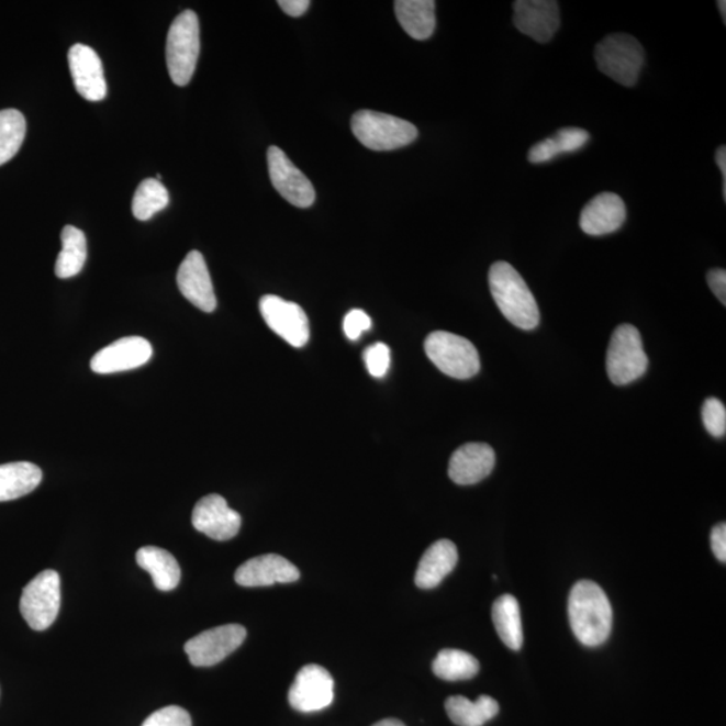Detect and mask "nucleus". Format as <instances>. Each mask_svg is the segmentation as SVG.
<instances>
[{
	"label": "nucleus",
	"mask_w": 726,
	"mask_h": 726,
	"mask_svg": "<svg viewBox=\"0 0 726 726\" xmlns=\"http://www.w3.org/2000/svg\"><path fill=\"white\" fill-rule=\"evenodd\" d=\"M569 622L581 645L596 647L610 638L612 607L610 599L596 583L580 580L569 595Z\"/></svg>",
	"instance_id": "f257e3e1"
},
{
	"label": "nucleus",
	"mask_w": 726,
	"mask_h": 726,
	"mask_svg": "<svg viewBox=\"0 0 726 726\" xmlns=\"http://www.w3.org/2000/svg\"><path fill=\"white\" fill-rule=\"evenodd\" d=\"M489 284L494 302L512 325L521 330H534L539 325L541 315L536 298L512 264H493L489 272Z\"/></svg>",
	"instance_id": "f03ea898"
},
{
	"label": "nucleus",
	"mask_w": 726,
	"mask_h": 726,
	"mask_svg": "<svg viewBox=\"0 0 726 726\" xmlns=\"http://www.w3.org/2000/svg\"><path fill=\"white\" fill-rule=\"evenodd\" d=\"M200 49V21L194 11L186 10L171 23L166 42L167 68L176 86L185 87L191 81Z\"/></svg>",
	"instance_id": "7ed1b4c3"
},
{
	"label": "nucleus",
	"mask_w": 726,
	"mask_h": 726,
	"mask_svg": "<svg viewBox=\"0 0 726 726\" xmlns=\"http://www.w3.org/2000/svg\"><path fill=\"white\" fill-rule=\"evenodd\" d=\"M351 131L365 147L373 152H392L417 139L418 131L404 119L376 111H358L351 119Z\"/></svg>",
	"instance_id": "20e7f679"
},
{
	"label": "nucleus",
	"mask_w": 726,
	"mask_h": 726,
	"mask_svg": "<svg viewBox=\"0 0 726 726\" xmlns=\"http://www.w3.org/2000/svg\"><path fill=\"white\" fill-rule=\"evenodd\" d=\"M595 58L603 75L621 86L634 87L644 69L645 49L633 35L612 34L596 46Z\"/></svg>",
	"instance_id": "39448f33"
},
{
	"label": "nucleus",
	"mask_w": 726,
	"mask_h": 726,
	"mask_svg": "<svg viewBox=\"0 0 726 726\" xmlns=\"http://www.w3.org/2000/svg\"><path fill=\"white\" fill-rule=\"evenodd\" d=\"M425 354L442 373L456 380H470L480 370L477 347L470 340L447 332L428 335L424 344Z\"/></svg>",
	"instance_id": "423d86ee"
},
{
	"label": "nucleus",
	"mask_w": 726,
	"mask_h": 726,
	"mask_svg": "<svg viewBox=\"0 0 726 726\" xmlns=\"http://www.w3.org/2000/svg\"><path fill=\"white\" fill-rule=\"evenodd\" d=\"M649 358L638 328L622 325L612 334L607 351V373L617 387L628 386L646 375Z\"/></svg>",
	"instance_id": "0eeeda50"
},
{
	"label": "nucleus",
	"mask_w": 726,
	"mask_h": 726,
	"mask_svg": "<svg viewBox=\"0 0 726 726\" xmlns=\"http://www.w3.org/2000/svg\"><path fill=\"white\" fill-rule=\"evenodd\" d=\"M59 607H62V580L56 571L46 569L23 590L21 614L35 632H45L56 622Z\"/></svg>",
	"instance_id": "6e6552de"
},
{
	"label": "nucleus",
	"mask_w": 726,
	"mask_h": 726,
	"mask_svg": "<svg viewBox=\"0 0 726 726\" xmlns=\"http://www.w3.org/2000/svg\"><path fill=\"white\" fill-rule=\"evenodd\" d=\"M245 638V627L239 624H225L194 636L185 645V651L196 668H210L236 651Z\"/></svg>",
	"instance_id": "1a4fd4ad"
},
{
	"label": "nucleus",
	"mask_w": 726,
	"mask_h": 726,
	"mask_svg": "<svg viewBox=\"0 0 726 726\" xmlns=\"http://www.w3.org/2000/svg\"><path fill=\"white\" fill-rule=\"evenodd\" d=\"M260 312L267 326L293 347H303L310 339L309 317L299 304L276 295L260 299Z\"/></svg>",
	"instance_id": "9d476101"
},
{
	"label": "nucleus",
	"mask_w": 726,
	"mask_h": 726,
	"mask_svg": "<svg viewBox=\"0 0 726 726\" xmlns=\"http://www.w3.org/2000/svg\"><path fill=\"white\" fill-rule=\"evenodd\" d=\"M267 159L269 177L276 191L293 206L310 208L315 201V190L310 179L279 147H269Z\"/></svg>",
	"instance_id": "9b49d317"
},
{
	"label": "nucleus",
	"mask_w": 726,
	"mask_h": 726,
	"mask_svg": "<svg viewBox=\"0 0 726 726\" xmlns=\"http://www.w3.org/2000/svg\"><path fill=\"white\" fill-rule=\"evenodd\" d=\"M288 701L293 710L314 713L326 710L334 701V680L325 668L317 664L304 666L297 674Z\"/></svg>",
	"instance_id": "f8f14e48"
},
{
	"label": "nucleus",
	"mask_w": 726,
	"mask_h": 726,
	"mask_svg": "<svg viewBox=\"0 0 726 726\" xmlns=\"http://www.w3.org/2000/svg\"><path fill=\"white\" fill-rule=\"evenodd\" d=\"M191 522L198 532L215 541H227L242 529V515L227 506L225 498L219 494H210L198 501Z\"/></svg>",
	"instance_id": "ddd939ff"
},
{
	"label": "nucleus",
	"mask_w": 726,
	"mask_h": 726,
	"mask_svg": "<svg viewBox=\"0 0 726 726\" xmlns=\"http://www.w3.org/2000/svg\"><path fill=\"white\" fill-rule=\"evenodd\" d=\"M560 5L555 0H518L514 2V25L527 37L546 44L560 27Z\"/></svg>",
	"instance_id": "4468645a"
},
{
	"label": "nucleus",
	"mask_w": 726,
	"mask_h": 726,
	"mask_svg": "<svg viewBox=\"0 0 726 726\" xmlns=\"http://www.w3.org/2000/svg\"><path fill=\"white\" fill-rule=\"evenodd\" d=\"M153 357V346L142 337H127L113 342L96 353L91 369L98 375L120 373L146 365Z\"/></svg>",
	"instance_id": "2eb2a0df"
},
{
	"label": "nucleus",
	"mask_w": 726,
	"mask_h": 726,
	"mask_svg": "<svg viewBox=\"0 0 726 726\" xmlns=\"http://www.w3.org/2000/svg\"><path fill=\"white\" fill-rule=\"evenodd\" d=\"M69 69L76 91L88 101H101L107 96L103 63L92 47L76 44L68 54Z\"/></svg>",
	"instance_id": "dca6fc26"
},
{
	"label": "nucleus",
	"mask_w": 726,
	"mask_h": 726,
	"mask_svg": "<svg viewBox=\"0 0 726 726\" xmlns=\"http://www.w3.org/2000/svg\"><path fill=\"white\" fill-rule=\"evenodd\" d=\"M179 291L203 312H213L217 308L212 278L201 252L191 250L177 273Z\"/></svg>",
	"instance_id": "f3484780"
},
{
	"label": "nucleus",
	"mask_w": 726,
	"mask_h": 726,
	"mask_svg": "<svg viewBox=\"0 0 726 726\" xmlns=\"http://www.w3.org/2000/svg\"><path fill=\"white\" fill-rule=\"evenodd\" d=\"M299 578V569L291 561H288L287 558L278 555H264L250 558L234 574V580L242 587H268L295 583Z\"/></svg>",
	"instance_id": "a211bd4d"
},
{
	"label": "nucleus",
	"mask_w": 726,
	"mask_h": 726,
	"mask_svg": "<svg viewBox=\"0 0 726 726\" xmlns=\"http://www.w3.org/2000/svg\"><path fill=\"white\" fill-rule=\"evenodd\" d=\"M494 467L495 453L489 444L468 443L453 454L448 476L456 484H477L488 478Z\"/></svg>",
	"instance_id": "6ab92c4d"
},
{
	"label": "nucleus",
	"mask_w": 726,
	"mask_h": 726,
	"mask_svg": "<svg viewBox=\"0 0 726 726\" xmlns=\"http://www.w3.org/2000/svg\"><path fill=\"white\" fill-rule=\"evenodd\" d=\"M627 219L626 203L615 193L592 198L580 214V227L588 236H605L619 231Z\"/></svg>",
	"instance_id": "aec40b11"
},
{
	"label": "nucleus",
	"mask_w": 726,
	"mask_h": 726,
	"mask_svg": "<svg viewBox=\"0 0 726 726\" xmlns=\"http://www.w3.org/2000/svg\"><path fill=\"white\" fill-rule=\"evenodd\" d=\"M458 549L449 539L432 544L418 562L415 583L420 590H434L458 563Z\"/></svg>",
	"instance_id": "412c9836"
},
{
	"label": "nucleus",
	"mask_w": 726,
	"mask_h": 726,
	"mask_svg": "<svg viewBox=\"0 0 726 726\" xmlns=\"http://www.w3.org/2000/svg\"><path fill=\"white\" fill-rule=\"evenodd\" d=\"M137 566L152 574L154 585L161 592L176 590L181 583V567L170 551L143 546L136 554Z\"/></svg>",
	"instance_id": "4be33fe9"
},
{
	"label": "nucleus",
	"mask_w": 726,
	"mask_h": 726,
	"mask_svg": "<svg viewBox=\"0 0 726 726\" xmlns=\"http://www.w3.org/2000/svg\"><path fill=\"white\" fill-rule=\"evenodd\" d=\"M435 10L434 0H398L394 2L395 16H398L401 27L417 41L428 40L434 34Z\"/></svg>",
	"instance_id": "5701e85b"
},
{
	"label": "nucleus",
	"mask_w": 726,
	"mask_h": 726,
	"mask_svg": "<svg viewBox=\"0 0 726 726\" xmlns=\"http://www.w3.org/2000/svg\"><path fill=\"white\" fill-rule=\"evenodd\" d=\"M42 471L29 461L0 466V502L18 500L38 488Z\"/></svg>",
	"instance_id": "b1692460"
},
{
	"label": "nucleus",
	"mask_w": 726,
	"mask_h": 726,
	"mask_svg": "<svg viewBox=\"0 0 726 726\" xmlns=\"http://www.w3.org/2000/svg\"><path fill=\"white\" fill-rule=\"evenodd\" d=\"M446 711L455 725L483 726L500 713V705L489 695H480L476 702L455 695L446 701Z\"/></svg>",
	"instance_id": "393cba45"
},
{
	"label": "nucleus",
	"mask_w": 726,
	"mask_h": 726,
	"mask_svg": "<svg viewBox=\"0 0 726 726\" xmlns=\"http://www.w3.org/2000/svg\"><path fill=\"white\" fill-rule=\"evenodd\" d=\"M493 622L498 635L510 650L518 651L524 645L518 600L503 595L493 605Z\"/></svg>",
	"instance_id": "a878e982"
},
{
	"label": "nucleus",
	"mask_w": 726,
	"mask_h": 726,
	"mask_svg": "<svg viewBox=\"0 0 726 726\" xmlns=\"http://www.w3.org/2000/svg\"><path fill=\"white\" fill-rule=\"evenodd\" d=\"M63 249L56 261L58 279L75 278L82 271L88 257L87 237L74 225H66L62 233Z\"/></svg>",
	"instance_id": "bb28decb"
},
{
	"label": "nucleus",
	"mask_w": 726,
	"mask_h": 726,
	"mask_svg": "<svg viewBox=\"0 0 726 726\" xmlns=\"http://www.w3.org/2000/svg\"><path fill=\"white\" fill-rule=\"evenodd\" d=\"M480 664L471 654L461 650L446 649L437 654L432 670L444 681L471 680L479 673Z\"/></svg>",
	"instance_id": "cd10ccee"
},
{
	"label": "nucleus",
	"mask_w": 726,
	"mask_h": 726,
	"mask_svg": "<svg viewBox=\"0 0 726 726\" xmlns=\"http://www.w3.org/2000/svg\"><path fill=\"white\" fill-rule=\"evenodd\" d=\"M170 196L166 186L156 178L144 179L132 200V214L139 221H148L169 206Z\"/></svg>",
	"instance_id": "c85d7f7f"
},
{
	"label": "nucleus",
	"mask_w": 726,
	"mask_h": 726,
	"mask_svg": "<svg viewBox=\"0 0 726 726\" xmlns=\"http://www.w3.org/2000/svg\"><path fill=\"white\" fill-rule=\"evenodd\" d=\"M26 136V119L20 111H0V166L20 152Z\"/></svg>",
	"instance_id": "c756f323"
},
{
	"label": "nucleus",
	"mask_w": 726,
	"mask_h": 726,
	"mask_svg": "<svg viewBox=\"0 0 726 726\" xmlns=\"http://www.w3.org/2000/svg\"><path fill=\"white\" fill-rule=\"evenodd\" d=\"M702 422L714 437H724L726 434V410L722 401L716 398L707 399L702 405Z\"/></svg>",
	"instance_id": "7c9ffc66"
},
{
	"label": "nucleus",
	"mask_w": 726,
	"mask_h": 726,
	"mask_svg": "<svg viewBox=\"0 0 726 726\" xmlns=\"http://www.w3.org/2000/svg\"><path fill=\"white\" fill-rule=\"evenodd\" d=\"M142 726H193L188 712L179 706H167L152 714Z\"/></svg>",
	"instance_id": "2f4dec72"
},
{
	"label": "nucleus",
	"mask_w": 726,
	"mask_h": 726,
	"mask_svg": "<svg viewBox=\"0 0 726 726\" xmlns=\"http://www.w3.org/2000/svg\"><path fill=\"white\" fill-rule=\"evenodd\" d=\"M554 139L560 155L571 154L579 152L590 142V134L583 129L567 127L558 131Z\"/></svg>",
	"instance_id": "473e14b6"
},
{
	"label": "nucleus",
	"mask_w": 726,
	"mask_h": 726,
	"mask_svg": "<svg viewBox=\"0 0 726 726\" xmlns=\"http://www.w3.org/2000/svg\"><path fill=\"white\" fill-rule=\"evenodd\" d=\"M364 359L371 376L381 378L388 373L390 350L386 344L380 342V344L368 347L364 353Z\"/></svg>",
	"instance_id": "72a5a7b5"
},
{
	"label": "nucleus",
	"mask_w": 726,
	"mask_h": 726,
	"mask_svg": "<svg viewBox=\"0 0 726 726\" xmlns=\"http://www.w3.org/2000/svg\"><path fill=\"white\" fill-rule=\"evenodd\" d=\"M371 327V320L368 314L362 310H351L345 316L344 332L346 337L351 340H357L365 332Z\"/></svg>",
	"instance_id": "f704fd0d"
},
{
	"label": "nucleus",
	"mask_w": 726,
	"mask_h": 726,
	"mask_svg": "<svg viewBox=\"0 0 726 726\" xmlns=\"http://www.w3.org/2000/svg\"><path fill=\"white\" fill-rule=\"evenodd\" d=\"M558 155L560 153H558L554 137H548V139L534 144L529 154H527V158H529L533 165H541L546 164V161L554 160Z\"/></svg>",
	"instance_id": "c9c22d12"
},
{
	"label": "nucleus",
	"mask_w": 726,
	"mask_h": 726,
	"mask_svg": "<svg viewBox=\"0 0 726 726\" xmlns=\"http://www.w3.org/2000/svg\"><path fill=\"white\" fill-rule=\"evenodd\" d=\"M707 284H710L711 290L714 295L717 297L719 302L724 305L726 304V271L723 268H714L712 271L707 272L706 276Z\"/></svg>",
	"instance_id": "e433bc0d"
},
{
	"label": "nucleus",
	"mask_w": 726,
	"mask_h": 726,
	"mask_svg": "<svg viewBox=\"0 0 726 726\" xmlns=\"http://www.w3.org/2000/svg\"><path fill=\"white\" fill-rule=\"evenodd\" d=\"M712 550L718 561L726 562V525L718 524L713 527L711 534Z\"/></svg>",
	"instance_id": "4c0bfd02"
},
{
	"label": "nucleus",
	"mask_w": 726,
	"mask_h": 726,
	"mask_svg": "<svg viewBox=\"0 0 726 726\" xmlns=\"http://www.w3.org/2000/svg\"><path fill=\"white\" fill-rule=\"evenodd\" d=\"M280 9L291 16H302L309 10V0H279Z\"/></svg>",
	"instance_id": "58836bf2"
},
{
	"label": "nucleus",
	"mask_w": 726,
	"mask_h": 726,
	"mask_svg": "<svg viewBox=\"0 0 726 726\" xmlns=\"http://www.w3.org/2000/svg\"><path fill=\"white\" fill-rule=\"evenodd\" d=\"M716 161H717V166H718L719 171L723 172V181H724L723 194H724V201H726V148H725V146H722L717 149Z\"/></svg>",
	"instance_id": "ea45409f"
},
{
	"label": "nucleus",
	"mask_w": 726,
	"mask_h": 726,
	"mask_svg": "<svg viewBox=\"0 0 726 726\" xmlns=\"http://www.w3.org/2000/svg\"><path fill=\"white\" fill-rule=\"evenodd\" d=\"M373 726H406V725L404 723H401L400 719L387 718V719H381V722H378Z\"/></svg>",
	"instance_id": "a19ab883"
},
{
	"label": "nucleus",
	"mask_w": 726,
	"mask_h": 726,
	"mask_svg": "<svg viewBox=\"0 0 726 726\" xmlns=\"http://www.w3.org/2000/svg\"><path fill=\"white\" fill-rule=\"evenodd\" d=\"M717 4H718L719 13H722L723 21L725 23L726 22V3L724 2V0H719V2H717Z\"/></svg>",
	"instance_id": "79ce46f5"
}]
</instances>
